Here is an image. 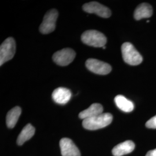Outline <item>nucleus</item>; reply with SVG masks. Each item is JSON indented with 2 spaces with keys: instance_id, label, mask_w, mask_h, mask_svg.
<instances>
[{
  "instance_id": "nucleus-1",
  "label": "nucleus",
  "mask_w": 156,
  "mask_h": 156,
  "mask_svg": "<svg viewBox=\"0 0 156 156\" xmlns=\"http://www.w3.org/2000/svg\"><path fill=\"white\" fill-rule=\"evenodd\" d=\"M113 120V116L109 113H101L94 117L84 119L82 126L89 130H96L109 126Z\"/></svg>"
},
{
  "instance_id": "nucleus-2",
  "label": "nucleus",
  "mask_w": 156,
  "mask_h": 156,
  "mask_svg": "<svg viewBox=\"0 0 156 156\" xmlns=\"http://www.w3.org/2000/svg\"><path fill=\"white\" fill-rule=\"evenodd\" d=\"M81 40L84 44L95 48H103L107 41L104 34L94 30L84 32L81 36Z\"/></svg>"
},
{
  "instance_id": "nucleus-3",
  "label": "nucleus",
  "mask_w": 156,
  "mask_h": 156,
  "mask_svg": "<svg viewBox=\"0 0 156 156\" xmlns=\"http://www.w3.org/2000/svg\"><path fill=\"white\" fill-rule=\"evenodd\" d=\"M122 53L123 60L127 64L131 66H137L140 64L143 58L140 53L129 42H125L122 46Z\"/></svg>"
},
{
  "instance_id": "nucleus-4",
  "label": "nucleus",
  "mask_w": 156,
  "mask_h": 156,
  "mask_svg": "<svg viewBox=\"0 0 156 156\" xmlns=\"http://www.w3.org/2000/svg\"><path fill=\"white\" fill-rule=\"evenodd\" d=\"M16 52L15 41L12 37L8 38L0 46V66H1L13 57Z\"/></svg>"
},
{
  "instance_id": "nucleus-5",
  "label": "nucleus",
  "mask_w": 156,
  "mask_h": 156,
  "mask_svg": "<svg viewBox=\"0 0 156 156\" xmlns=\"http://www.w3.org/2000/svg\"><path fill=\"white\" fill-rule=\"evenodd\" d=\"M58 16V13L55 9L47 12L44 17L43 22L39 27L40 32L43 34H48L54 31L56 28Z\"/></svg>"
},
{
  "instance_id": "nucleus-6",
  "label": "nucleus",
  "mask_w": 156,
  "mask_h": 156,
  "mask_svg": "<svg viewBox=\"0 0 156 156\" xmlns=\"http://www.w3.org/2000/svg\"><path fill=\"white\" fill-rule=\"evenodd\" d=\"M76 53L71 48H64L56 51L53 55V60L60 66H67L75 58Z\"/></svg>"
},
{
  "instance_id": "nucleus-7",
  "label": "nucleus",
  "mask_w": 156,
  "mask_h": 156,
  "mask_svg": "<svg viewBox=\"0 0 156 156\" xmlns=\"http://www.w3.org/2000/svg\"><path fill=\"white\" fill-rule=\"evenodd\" d=\"M86 66L91 72L102 75L109 73L112 70L109 64L94 58L88 59L86 62Z\"/></svg>"
},
{
  "instance_id": "nucleus-8",
  "label": "nucleus",
  "mask_w": 156,
  "mask_h": 156,
  "mask_svg": "<svg viewBox=\"0 0 156 156\" xmlns=\"http://www.w3.org/2000/svg\"><path fill=\"white\" fill-rule=\"evenodd\" d=\"M83 9L86 12L95 13L98 16L104 18H108L111 16V11L108 8L95 1L84 4Z\"/></svg>"
},
{
  "instance_id": "nucleus-9",
  "label": "nucleus",
  "mask_w": 156,
  "mask_h": 156,
  "mask_svg": "<svg viewBox=\"0 0 156 156\" xmlns=\"http://www.w3.org/2000/svg\"><path fill=\"white\" fill-rule=\"evenodd\" d=\"M60 147L62 156H80L77 146L69 138H62L60 141Z\"/></svg>"
},
{
  "instance_id": "nucleus-10",
  "label": "nucleus",
  "mask_w": 156,
  "mask_h": 156,
  "mask_svg": "<svg viewBox=\"0 0 156 156\" xmlns=\"http://www.w3.org/2000/svg\"><path fill=\"white\" fill-rule=\"evenodd\" d=\"M72 93L69 89L65 87H58L52 93V98L57 104L60 105L66 104L71 100Z\"/></svg>"
},
{
  "instance_id": "nucleus-11",
  "label": "nucleus",
  "mask_w": 156,
  "mask_h": 156,
  "mask_svg": "<svg viewBox=\"0 0 156 156\" xmlns=\"http://www.w3.org/2000/svg\"><path fill=\"white\" fill-rule=\"evenodd\" d=\"M135 149V144L131 140H126L116 145L112 149V154L115 156H122L131 153Z\"/></svg>"
},
{
  "instance_id": "nucleus-12",
  "label": "nucleus",
  "mask_w": 156,
  "mask_h": 156,
  "mask_svg": "<svg viewBox=\"0 0 156 156\" xmlns=\"http://www.w3.org/2000/svg\"><path fill=\"white\" fill-rule=\"evenodd\" d=\"M153 9L151 5L143 3L138 6L134 12V16L135 20H140L142 19L149 18L152 16Z\"/></svg>"
},
{
  "instance_id": "nucleus-13",
  "label": "nucleus",
  "mask_w": 156,
  "mask_h": 156,
  "mask_svg": "<svg viewBox=\"0 0 156 156\" xmlns=\"http://www.w3.org/2000/svg\"><path fill=\"white\" fill-rule=\"evenodd\" d=\"M103 113V106L100 104L95 103L90 105L89 108L81 112L79 114V117L82 119L94 117L98 115Z\"/></svg>"
},
{
  "instance_id": "nucleus-14",
  "label": "nucleus",
  "mask_w": 156,
  "mask_h": 156,
  "mask_svg": "<svg viewBox=\"0 0 156 156\" xmlns=\"http://www.w3.org/2000/svg\"><path fill=\"white\" fill-rule=\"evenodd\" d=\"M115 102L116 106L122 111L129 113L134 110L133 102L128 100L122 95H118L115 98Z\"/></svg>"
},
{
  "instance_id": "nucleus-15",
  "label": "nucleus",
  "mask_w": 156,
  "mask_h": 156,
  "mask_svg": "<svg viewBox=\"0 0 156 156\" xmlns=\"http://www.w3.org/2000/svg\"><path fill=\"white\" fill-rule=\"evenodd\" d=\"M21 113L22 109L19 106H15L8 112L6 117V123L8 128H13L15 126Z\"/></svg>"
},
{
  "instance_id": "nucleus-16",
  "label": "nucleus",
  "mask_w": 156,
  "mask_h": 156,
  "mask_svg": "<svg viewBox=\"0 0 156 156\" xmlns=\"http://www.w3.org/2000/svg\"><path fill=\"white\" fill-rule=\"evenodd\" d=\"M35 129L31 124H27L18 136L17 143L19 145H22L25 142L31 139L35 134Z\"/></svg>"
},
{
  "instance_id": "nucleus-17",
  "label": "nucleus",
  "mask_w": 156,
  "mask_h": 156,
  "mask_svg": "<svg viewBox=\"0 0 156 156\" xmlns=\"http://www.w3.org/2000/svg\"><path fill=\"white\" fill-rule=\"evenodd\" d=\"M146 126L149 128H156V115L146 123Z\"/></svg>"
},
{
  "instance_id": "nucleus-18",
  "label": "nucleus",
  "mask_w": 156,
  "mask_h": 156,
  "mask_svg": "<svg viewBox=\"0 0 156 156\" xmlns=\"http://www.w3.org/2000/svg\"><path fill=\"white\" fill-rule=\"evenodd\" d=\"M145 156H156V149L149 151Z\"/></svg>"
},
{
  "instance_id": "nucleus-19",
  "label": "nucleus",
  "mask_w": 156,
  "mask_h": 156,
  "mask_svg": "<svg viewBox=\"0 0 156 156\" xmlns=\"http://www.w3.org/2000/svg\"><path fill=\"white\" fill-rule=\"evenodd\" d=\"M103 48H104V49H105V48H106V47H105V46H104V47H103Z\"/></svg>"
}]
</instances>
